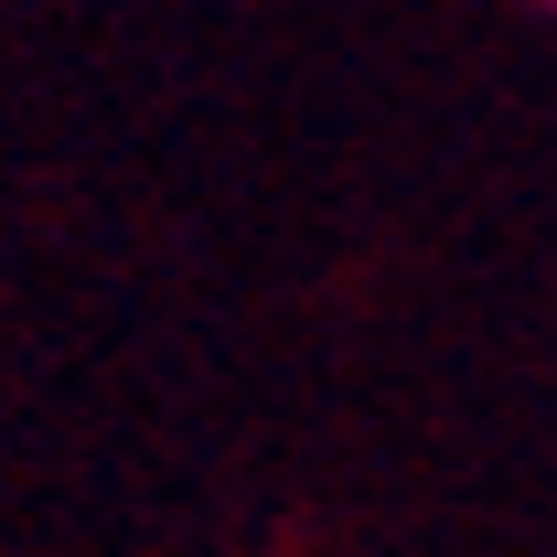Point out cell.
<instances>
[{"instance_id":"6da1fadb","label":"cell","mask_w":557,"mask_h":557,"mask_svg":"<svg viewBox=\"0 0 557 557\" xmlns=\"http://www.w3.org/2000/svg\"><path fill=\"white\" fill-rule=\"evenodd\" d=\"M536 11H557V0H536Z\"/></svg>"}]
</instances>
